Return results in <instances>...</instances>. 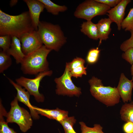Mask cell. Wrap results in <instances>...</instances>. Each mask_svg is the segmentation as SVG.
<instances>
[{
	"label": "cell",
	"mask_w": 133,
	"mask_h": 133,
	"mask_svg": "<svg viewBox=\"0 0 133 133\" xmlns=\"http://www.w3.org/2000/svg\"><path fill=\"white\" fill-rule=\"evenodd\" d=\"M52 73V71L48 70L39 73L34 78L21 76L17 78L16 81L17 84L24 87L30 95L33 96L37 102H42L44 100V97L39 91L40 82L44 77L50 76Z\"/></svg>",
	"instance_id": "7"
},
{
	"label": "cell",
	"mask_w": 133,
	"mask_h": 133,
	"mask_svg": "<svg viewBox=\"0 0 133 133\" xmlns=\"http://www.w3.org/2000/svg\"><path fill=\"white\" fill-rule=\"evenodd\" d=\"M70 71L66 66L63 75L56 78L54 81L56 84V93L58 95L78 96L81 93L80 88L76 86L71 80Z\"/></svg>",
	"instance_id": "8"
},
{
	"label": "cell",
	"mask_w": 133,
	"mask_h": 133,
	"mask_svg": "<svg viewBox=\"0 0 133 133\" xmlns=\"http://www.w3.org/2000/svg\"><path fill=\"white\" fill-rule=\"evenodd\" d=\"M33 107L38 114L55 120L59 122L68 116V112L58 108L50 109L40 108L35 106H33Z\"/></svg>",
	"instance_id": "14"
},
{
	"label": "cell",
	"mask_w": 133,
	"mask_h": 133,
	"mask_svg": "<svg viewBox=\"0 0 133 133\" xmlns=\"http://www.w3.org/2000/svg\"><path fill=\"white\" fill-rule=\"evenodd\" d=\"M17 0H11L10 2V5L11 6H13L16 4L17 2Z\"/></svg>",
	"instance_id": "33"
},
{
	"label": "cell",
	"mask_w": 133,
	"mask_h": 133,
	"mask_svg": "<svg viewBox=\"0 0 133 133\" xmlns=\"http://www.w3.org/2000/svg\"><path fill=\"white\" fill-rule=\"evenodd\" d=\"M90 91L97 100L107 106L118 103L120 97L116 88L103 86L100 80L93 77L89 80Z\"/></svg>",
	"instance_id": "4"
},
{
	"label": "cell",
	"mask_w": 133,
	"mask_h": 133,
	"mask_svg": "<svg viewBox=\"0 0 133 133\" xmlns=\"http://www.w3.org/2000/svg\"><path fill=\"white\" fill-rule=\"evenodd\" d=\"M84 65H82L76 67L70 71L71 77L77 78L81 77L83 75L86 74V69Z\"/></svg>",
	"instance_id": "27"
},
{
	"label": "cell",
	"mask_w": 133,
	"mask_h": 133,
	"mask_svg": "<svg viewBox=\"0 0 133 133\" xmlns=\"http://www.w3.org/2000/svg\"><path fill=\"white\" fill-rule=\"evenodd\" d=\"M12 60L10 55L6 52L1 50L0 52V73H3L11 65Z\"/></svg>",
	"instance_id": "20"
},
{
	"label": "cell",
	"mask_w": 133,
	"mask_h": 133,
	"mask_svg": "<svg viewBox=\"0 0 133 133\" xmlns=\"http://www.w3.org/2000/svg\"><path fill=\"white\" fill-rule=\"evenodd\" d=\"M100 52L98 48H93L89 51L87 57V62L90 64L93 63L97 60Z\"/></svg>",
	"instance_id": "26"
},
{
	"label": "cell",
	"mask_w": 133,
	"mask_h": 133,
	"mask_svg": "<svg viewBox=\"0 0 133 133\" xmlns=\"http://www.w3.org/2000/svg\"><path fill=\"white\" fill-rule=\"evenodd\" d=\"M120 114L122 120L133 123V101L125 103L122 106Z\"/></svg>",
	"instance_id": "18"
},
{
	"label": "cell",
	"mask_w": 133,
	"mask_h": 133,
	"mask_svg": "<svg viewBox=\"0 0 133 133\" xmlns=\"http://www.w3.org/2000/svg\"><path fill=\"white\" fill-rule=\"evenodd\" d=\"M131 72L132 75H133V64L132 65L131 67Z\"/></svg>",
	"instance_id": "34"
},
{
	"label": "cell",
	"mask_w": 133,
	"mask_h": 133,
	"mask_svg": "<svg viewBox=\"0 0 133 133\" xmlns=\"http://www.w3.org/2000/svg\"><path fill=\"white\" fill-rule=\"evenodd\" d=\"M122 55V58L130 64H133V48H130Z\"/></svg>",
	"instance_id": "30"
},
{
	"label": "cell",
	"mask_w": 133,
	"mask_h": 133,
	"mask_svg": "<svg viewBox=\"0 0 133 133\" xmlns=\"http://www.w3.org/2000/svg\"><path fill=\"white\" fill-rule=\"evenodd\" d=\"M112 23V21L108 18H101L96 24L100 43L102 40H106L108 38L111 30V25Z\"/></svg>",
	"instance_id": "16"
},
{
	"label": "cell",
	"mask_w": 133,
	"mask_h": 133,
	"mask_svg": "<svg viewBox=\"0 0 133 133\" xmlns=\"http://www.w3.org/2000/svg\"><path fill=\"white\" fill-rule=\"evenodd\" d=\"M11 42V36L6 35L0 36V47L2 50L6 52L9 48Z\"/></svg>",
	"instance_id": "25"
},
{
	"label": "cell",
	"mask_w": 133,
	"mask_h": 133,
	"mask_svg": "<svg viewBox=\"0 0 133 133\" xmlns=\"http://www.w3.org/2000/svg\"><path fill=\"white\" fill-rule=\"evenodd\" d=\"M130 32L131 33L130 37L124 41L120 47V49L124 52L130 48H133V29Z\"/></svg>",
	"instance_id": "29"
},
{
	"label": "cell",
	"mask_w": 133,
	"mask_h": 133,
	"mask_svg": "<svg viewBox=\"0 0 133 133\" xmlns=\"http://www.w3.org/2000/svg\"><path fill=\"white\" fill-rule=\"evenodd\" d=\"M96 1L104 4L110 7L113 8L116 6L121 0H95Z\"/></svg>",
	"instance_id": "31"
},
{
	"label": "cell",
	"mask_w": 133,
	"mask_h": 133,
	"mask_svg": "<svg viewBox=\"0 0 133 133\" xmlns=\"http://www.w3.org/2000/svg\"><path fill=\"white\" fill-rule=\"evenodd\" d=\"M132 81H133V77H132Z\"/></svg>",
	"instance_id": "35"
},
{
	"label": "cell",
	"mask_w": 133,
	"mask_h": 133,
	"mask_svg": "<svg viewBox=\"0 0 133 133\" xmlns=\"http://www.w3.org/2000/svg\"><path fill=\"white\" fill-rule=\"evenodd\" d=\"M34 30L29 11L13 16L0 9V36L9 35L19 38L24 34Z\"/></svg>",
	"instance_id": "1"
},
{
	"label": "cell",
	"mask_w": 133,
	"mask_h": 133,
	"mask_svg": "<svg viewBox=\"0 0 133 133\" xmlns=\"http://www.w3.org/2000/svg\"><path fill=\"white\" fill-rule=\"evenodd\" d=\"M123 130L125 133H133V123L128 122L124 124Z\"/></svg>",
	"instance_id": "32"
},
{
	"label": "cell",
	"mask_w": 133,
	"mask_h": 133,
	"mask_svg": "<svg viewBox=\"0 0 133 133\" xmlns=\"http://www.w3.org/2000/svg\"><path fill=\"white\" fill-rule=\"evenodd\" d=\"M116 88L124 102L126 103L131 101L132 91L133 88L132 80H129L122 73Z\"/></svg>",
	"instance_id": "13"
},
{
	"label": "cell",
	"mask_w": 133,
	"mask_h": 133,
	"mask_svg": "<svg viewBox=\"0 0 133 133\" xmlns=\"http://www.w3.org/2000/svg\"><path fill=\"white\" fill-rule=\"evenodd\" d=\"M111 7L95 0H86L80 4L74 13L76 17L91 21L95 17L105 14Z\"/></svg>",
	"instance_id": "6"
},
{
	"label": "cell",
	"mask_w": 133,
	"mask_h": 133,
	"mask_svg": "<svg viewBox=\"0 0 133 133\" xmlns=\"http://www.w3.org/2000/svg\"><path fill=\"white\" fill-rule=\"evenodd\" d=\"M85 61L83 59L77 57L74 59L70 62L67 63L66 66L67 67L69 71L79 66L84 65Z\"/></svg>",
	"instance_id": "28"
},
{
	"label": "cell",
	"mask_w": 133,
	"mask_h": 133,
	"mask_svg": "<svg viewBox=\"0 0 133 133\" xmlns=\"http://www.w3.org/2000/svg\"><path fill=\"white\" fill-rule=\"evenodd\" d=\"M81 133H105L102 131L103 127L100 124H95L93 127H88L83 122H79Z\"/></svg>",
	"instance_id": "22"
},
{
	"label": "cell",
	"mask_w": 133,
	"mask_h": 133,
	"mask_svg": "<svg viewBox=\"0 0 133 133\" xmlns=\"http://www.w3.org/2000/svg\"><path fill=\"white\" fill-rule=\"evenodd\" d=\"M76 121L74 116H67L60 122L63 127L65 133H77L73 127Z\"/></svg>",
	"instance_id": "21"
},
{
	"label": "cell",
	"mask_w": 133,
	"mask_h": 133,
	"mask_svg": "<svg viewBox=\"0 0 133 133\" xmlns=\"http://www.w3.org/2000/svg\"><path fill=\"white\" fill-rule=\"evenodd\" d=\"M19 39L21 43L22 51L25 56L38 49L43 45L35 30L24 34Z\"/></svg>",
	"instance_id": "9"
},
{
	"label": "cell",
	"mask_w": 133,
	"mask_h": 133,
	"mask_svg": "<svg viewBox=\"0 0 133 133\" xmlns=\"http://www.w3.org/2000/svg\"><path fill=\"white\" fill-rule=\"evenodd\" d=\"M51 51L44 45L25 56L21 64V69L25 74L37 75L49 70L47 56Z\"/></svg>",
	"instance_id": "3"
},
{
	"label": "cell",
	"mask_w": 133,
	"mask_h": 133,
	"mask_svg": "<svg viewBox=\"0 0 133 133\" xmlns=\"http://www.w3.org/2000/svg\"><path fill=\"white\" fill-rule=\"evenodd\" d=\"M10 83L11 84L17 91L16 97L18 101L23 103L29 108L30 114L33 118L35 119L39 118V114L37 113L30 101V94L27 91H26L24 88L14 82L11 79L8 78Z\"/></svg>",
	"instance_id": "11"
},
{
	"label": "cell",
	"mask_w": 133,
	"mask_h": 133,
	"mask_svg": "<svg viewBox=\"0 0 133 133\" xmlns=\"http://www.w3.org/2000/svg\"><path fill=\"white\" fill-rule=\"evenodd\" d=\"M29 9V13L32 23L36 31L40 22L39 18L41 13L45 8L44 4L39 0H24Z\"/></svg>",
	"instance_id": "12"
},
{
	"label": "cell",
	"mask_w": 133,
	"mask_h": 133,
	"mask_svg": "<svg viewBox=\"0 0 133 133\" xmlns=\"http://www.w3.org/2000/svg\"><path fill=\"white\" fill-rule=\"evenodd\" d=\"M131 1V0H121L116 6L107 12L108 18L112 22H114L116 24L118 31H120L121 29V24L124 19L126 7Z\"/></svg>",
	"instance_id": "10"
},
{
	"label": "cell",
	"mask_w": 133,
	"mask_h": 133,
	"mask_svg": "<svg viewBox=\"0 0 133 133\" xmlns=\"http://www.w3.org/2000/svg\"><path fill=\"white\" fill-rule=\"evenodd\" d=\"M80 30L82 32L90 38L96 40L99 39L97 24L91 21L83 22Z\"/></svg>",
	"instance_id": "17"
},
{
	"label": "cell",
	"mask_w": 133,
	"mask_h": 133,
	"mask_svg": "<svg viewBox=\"0 0 133 133\" xmlns=\"http://www.w3.org/2000/svg\"><path fill=\"white\" fill-rule=\"evenodd\" d=\"M121 28L126 31L133 29V7L130 9L127 16L124 19L121 24Z\"/></svg>",
	"instance_id": "23"
},
{
	"label": "cell",
	"mask_w": 133,
	"mask_h": 133,
	"mask_svg": "<svg viewBox=\"0 0 133 133\" xmlns=\"http://www.w3.org/2000/svg\"><path fill=\"white\" fill-rule=\"evenodd\" d=\"M16 97L11 103V108L8 113L5 110L4 116L6 117L8 123H15L17 124L23 133H26L31 127L33 124L32 116L28 112L20 107Z\"/></svg>",
	"instance_id": "5"
},
{
	"label": "cell",
	"mask_w": 133,
	"mask_h": 133,
	"mask_svg": "<svg viewBox=\"0 0 133 133\" xmlns=\"http://www.w3.org/2000/svg\"><path fill=\"white\" fill-rule=\"evenodd\" d=\"M36 32L43 44L51 50L58 51L66 42V37L58 25L40 21Z\"/></svg>",
	"instance_id": "2"
},
{
	"label": "cell",
	"mask_w": 133,
	"mask_h": 133,
	"mask_svg": "<svg viewBox=\"0 0 133 133\" xmlns=\"http://www.w3.org/2000/svg\"><path fill=\"white\" fill-rule=\"evenodd\" d=\"M11 37L10 47L6 52L8 55L14 57L17 64H21L25 55L22 51L20 40L16 36H12Z\"/></svg>",
	"instance_id": "15"
},
{
	"label": "cell",
	"mask_w": 133,
	"mask_h": 133,
	"mask_svg": "<svg viewBox=\"0 0 133 133\" xmlns=\"http://www.w3.org/2000/svg\"><path fill=\"white\" fill-rule=\"evenodd\" d=\"M4 115L2 108H0V133H17L8 126V123L4 118Z\"/></svg>",
	"instance_id": "24"
},
{
	"label": "cell",
	"mask_w": 133,
	"mask_h": 133,
	"mask_svg": "<svg viewBox=\"0 0 133 133\" xmlns=\"http://www.w3.org/2000/svg\"><path fill=\"white\" fill-rule=\"evenodd\" d=\"M39 0L44 4L48 12L54 15H58L60 12H65L67 9L66 6L57 4L50 0Z\"/></svg>",
	"instance_id": "19"
}]
</instances>
